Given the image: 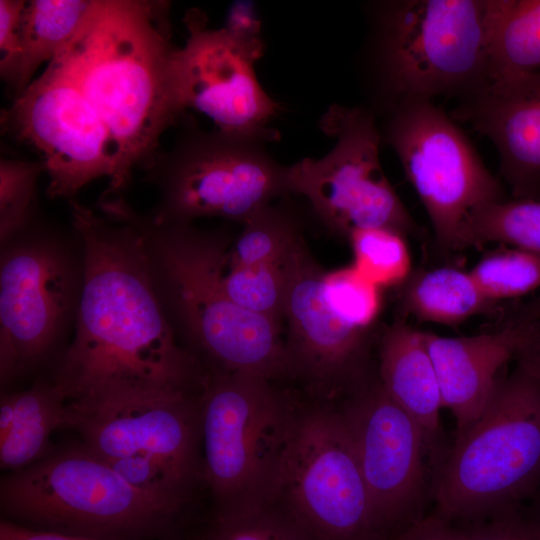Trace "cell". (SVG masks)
Returning a JSON list of instances; mask_svg holds the SVG:
<instances>
[{
    "label": "cell",
    "instance_id": "cell-11",
    "mask_svg": "<svg viewBox=\"0 0 540 540\" xmlns=\"http://www.w3.org/2000/svg\"><path fill=\"white\" fill-rule=\"evenodd\" d=\"M318 540H389L339 410L300 411L276 500Z\"/></svg>",
    "mask_w": 540,
    "mask_h": 540
},
{
    "label": "cell",
    "instance_id": "cell-38",
    "mask_svg": "<svg viewBox=\"0 0 540 540\" xmlns=\"http://www.w3.org/2000/svg\"><path fill=\"white\" fill-rule=\"evenodd\" d=\"M517 362L540 379V337L517 359Z\"/></svg>",
    "mask_w": 540,
    "mask_h": 540
},
{
    "label": "cell",
    "instance_id": "cell-27",
    "mask_svg": "<svg viewBox=\"0 0 540 540\" xmlns=\"http://www.w3.org/2000/svg\"><path fill=\"white\" fill-rule=\"evenodd\" d=\"M354 269L378 288L401 286L411 275L406 236L388 228H364L351 233Z\"/></svg>",
    "mask_w": 540,
    "mask_h": 540
},
{
    "label": "cell",
    "instance_id": "cell-13",
    "mask_svg": "<svg viewBox=\"0 0 540 540\" xmlns=\"http://www.w3.org/2000/svg\"><path fill=\"white\" fill-rule=\"evenodd\" d=\"M2 125L41 153L51 198L73 200L89 182L114 175L113 146L102 119L56 60L14 98Z\"/></svg>",
    "mask_w": 540,
    "mask_h": 540
},
{
    "label": "cell",
    "instance_id": "cell-41",
    "mask_svg": "<svg viewBox=\"0 0 540 540\" xmlns=\"http://www.w3.org/2000/svg\"><path fill=\"white\" fill-rule=\"evenodd\" d=\"M196 540H199V538H197Z\"/></svg>",
    "mask_w": 540,
    "mask_h": 540
},
{
    "label": "cell",
    "instance_id": "cell-35",
    "mask_svg": "<svg viewBox=\"0 0 540 540\" xmlns=\"http://www.w3.org/2000/svg\"><path fill=\"white\" fill-rule=\"evenodd\" d=\"M390 540H465L459 527L435 512L424 516Z\"/></svg>",
    "mask_w": 540,
    "mask_h": 540
},
{
    "label": "cell",
    "instance_id": "cell-18",
    "mask_svg": "<svg viewBox=\"0 0 540 540\" xmlns=\"http://www.w3.org/2000/svg\"><path fill=\"white\" fill-rule=\"evenodd\" d=\"M452 118L494 144L514 198L540 200V72L489 83L460 101Z\"/></svg>",
    "mask_w": 540,
    "mask_h": 540
},
{
    "label": "cell",
    "instance_id": "cell-37",
    "mask_svg": "<svg viewBox=\"0 0 540 540\" xmlns=\"http://www.w3.org/2000/svg\"><path fill=\"white\" fill-rule=\"evenodd\" d=\"M0 540H102L97 538L34 529L2 519Z\"/></svg>",
    "mask_w": 540,
    "mask_h": 540
},
{
    "label": "cell",
    "instance_id": "cell-17",
    "mask_svg": "<svg viewBox=\"0 0 540 540\" xmlns=\"http://www.w3.org/2000/svg\"><path fill=\"white\" fill-rule=\"evenodd\" d=\"M48 240L10 249L0 270L2 382L40 361L55 342L73 301L64 253Z\"/></svg>",
    "mask_w": 540,
    "mask_h": 540
},
{
    "label": "cell",
    "instance_id": "cell-15",
    "mask_svg": "<svg viewBox=\"0 0 540 540\" xmlns=\"http://www.w3.org/2000/svg\"><path fill=\"white\" fill-rule=\"evenodd\" d=\"M188 37L177 52V78L184 108L209 117L224 133L263 142L276 140L269 124L280 106L262 88L255 63L262 42L240 40L224 28L210 29L204 12L186 13Z\"/></svg>",
    "mask_w": 540,
    "mask_h": 540
},
{
    "label": "cell",
    "instance_id": "cell-34",
    "mask_svg": "<svg viewBox=\"0 0 540 540\" xmlns=\"http://www.w3.org/2000/svg\"><path fill=\"white\" fill-rule=\"evenodd\" d=\"M23 0H0V75L15 94L22 56Z\"/></svg>",
    "mask_w": 540,
    "mask_h": 540
},
{
    "label": "cell",
    "instance_id": "cell-40",
    "mask_svg": "<svg viewBox=\"0 0 540 540\" xmlns=\"http://www.w3.org/2000/svg\"><path fill=\"white\" fill-rule=\"evenodd\" d=\"M531 517L540 526V492L531 500L530 506L526 507Z\"/></svg>",
    "mask_w": 540,
    "mask_h": 540
},
{
    "label": "cell",
    "instance_id": "cell-30",
    "mask_svg": "<svg viewBox=\"0 0 540 540\" xmlns=\"http://www.w3.org/2000/svg\"><path fill=\"white\" fill-rule=\"evenodd\" d=\"M225 254L221 283L230 299L244 309L281 323L288 259L283 265L238 266L228 264Z\"/></svg>",
    "mask_w": 540,
    "mask_h": 540
},
{
    "label": "cell",
    "instance_id": "cell-4",
    "mask_svg": "<svg viewBox=\"0 0 540 540\" xmlns=\"http://www.w3.org/2000/svg\"><path fill=\"white\" fill-rule=\"evenodd\" d=\"M486 0H396L373 13L370 58L386 111L489 83Z\"/></svg>",
    "mask_w": 540,
    "mask_h": 540
},
{
    "label": "cell",
    "instance_id": "cell-2",
    "mask_svg": "<svg viewBox=\"0 0 540 540\" xmlns=\"http://www.w3.org/2000/svg\"><path fill=\"white\" fill-rule=\"evenodd\" d=\"M165 2L97 0L91 16L54 60L102 119L114 152L106 196L120 195L132 170L149 167L163 133L183 114L177 52Z\"/></svg>",
    "mask_w": 540,
    "mask_h": 540
},
{
    "label": "cell",
    "instance_id": "cell-22",
    "mask_svg": "<svg viewBox=\"0 0 540 540\" xmlns=\"http://www.w3.org/2000/svg\"><path fill=\"white\" fill-rule=\"evenodd\" d=\"M485 27L489 83L540 72V0H486Z\"/></svg>",
    "mask_w": 540,
    "mask_h": 540
},
{
    "label": "cell",
    "instance_id": "cell-12",
    "mask_svg": "<svg viewBox=\"0 0 540 540\" xmlns=\"http://www.w3.org/2000/svg\"><path fill=\"white\" fill-rule=\"evenodd\" d=\"M64 428L104 461L158 462L187 488L201 472L199 398L185 390H136L67 401Z\"/></svg>",
    "mask_w": 540,
    "mask_h": 540
},
{
    "label": "cell",
    "instance_id": "cell-28",
    "mask_svg": "<svg viewBox=\"0 0 540 540\" xmlns=\"http://www.w3.org/2000/svg\"><path fill=\"white\" fill-rule=\"evenodd\" d=\"M199 540H318L280 503L241 511H216Z\"/></svg>",
    "mask_w": 540,
    "mask_h": 540
},
{
    "label": "cell",
    "instance_id": "cell-3",
    "mask_svg": "<svg viewBox=\"0 0 540 540\" xmlns=\"http://www.w3.org/2000/svg\"><path fill=\"white\" fill-rule=\"evenodd\" d=\"M433 471L435 513L452 523L531 501L540 492V379L520 363L501 374L482 414Z\"/></svg>",
    "mask_w": 540,
    "mask_h": 540
},
{
    "label": "cell",
    "instance_id": "cell-14",
    "mask_svg": "<svg viewBox=\"0 0 540 540\" xmlns=\"http://www.w3.org/2000/svg\"><path fill=\"white\" fill-rule=\"evenodd\" d=\"M339 410L377 517L389 540L423 518L427 493L424 434L369 376Z\"/></svg>",
    "mask_w": 540,
    "mask_h": 540
},
{
    "label": "cell",
    "instance_id": "cell-20",
    "mask_svg": "<svg viewBox=\"0 0 540 540\" xmlns=\"http://www.w3.org/2000/svg\"><path fill=\"white\" fill-rule=\"evenodd\" d=\"M378 355L382 387L421 428L435 468L443 457L440 411L444 406L424 332L397 321L381 333Z\"/></svg>",
    "mask_w": 540,
    "mask_h": 540
},
{
    "label": "cell",
    "instance_id": "cell-6",
    "mask_svg": "<svg viewBox=\"0 0 540 540\" xmlns=\"http://www.w3.org/2000/svg\"><path fill=\"white\" fill-rule=\"evenodd\" d=\"M128 216L157 245L173 308L194 344L218 372H245L271 381L291 377L281 323L233 302L221 283L227 240L188 223Z\"/></svg>",
    "mask_w": 540,
    "mask_h": 540
},
{
    "label": "cell",
    "instance_id": "cell-32",
    "mask_svg": "<svg viewBox=\"0 0 540 540\" xmlns=\"http://www.w3.org/2000/svg\"><path fill=\"white\" fill-rule=\"evenodd\" d=\"M323 293L331 308L345 320L374 330L382 307L380 288L362 277L352 265L325 272Z\"/></svg>",
    "mask_w": 540,
    "mask_h": 540
},
{
    "label": "cell",
    "instance_id": "cell-1",
    "mask_svg": "<svg viewBox=\"0 0 540 540\" xmlns=\"http://www.w3.org/2000/svg\"><path fill=\"white\" fill-rule=\"evenodd\" d=\"M83 244V284L75 336L55 383L67 401L136 390L191 391L203 382L154 291L148 239L131 220L99 217L70 200Z\"/></svg>",
    "mask_w": 540,
    "mask_h": 540
},
{
    "label": "cell",
    "instance_id": "cell-10",
    "mask_svg": "<svg viewBox=\"0 0 540 540\" xmlns=\"http://www.w3.org/2000/svg\"><path fill=\"white\" fill-rule=\"evenodd\" d=\"M386 112L382 140L398 156L439 245L453 251L464 249L471 213L506 199L501 183L455 119L433 102L410 103Z\"/></svg>",
    "mask_w": 540,
    "mask_h": 540
},
{
    "label": "cell",
    "instance_id": "cell-23",
    "mask_svg": "<svg viewBox=\"0 0 540 540\" xmlns=\"http://www.w3.org/2000/svg\"><path fill=\"white\" fill-rule=\"evenodd\" d=\"M402 310L421 321L454 326L496 309L469 271L438 267L411 273L401 285Z\"/></svg>",
    "mask_w": 540,
    "mask_h": 540
},
{
    "label": "cell",
    "instance_id": "cell-19",
    "mask_svg": "<svg viewBox=\"0 0 540 540\" xmlns=\"http://www.w3.org/2000/svg\"><path fill=\"white\" fill-rule=\"evenodd\" d=\"M540 337L538 321L515 317L501 329L472 336L444 337L424 332L442 393L443 406L462 434L482 414L511 360Z\"/></svg>",
    "mask_w": 540,
    "mask_h": 540
},
{
    "label": "cell",
    "instance_id": "cell-16",
    "mask_svg": "<svg viewBox=\"0 0 540 540\" xmlns=\"http://www.w3.org/2000/svg\"><path fill=\"white\" fill-rule=\"evenodd\" d=\"M324 273L300 237L287 261L283 319L291 377L332 396L350 393L370 376L374 330L351 324L331 308L323 293Z\"/></svg>",
    "mask_w": 540,
    "mask_h": 540
},
{
    "label": "cell",
    "instance_id": "cell-29",
    "mask_svg": "<svg viewBox=\"0 0 540 540\" xmlns=\"http://www.w3.org/2000/svg\"><path fill=\"white\" fill-rule=\"evenodd\" d=\"M469 272L481 292L497 303L540 288V254L516 248L494 250Z\"/></svg>",
    "mask_w": 540,
    "mask_h": 540
},
{
    "label": "cell",
    "instance_id": "cell-8",
    "mask_svg": "<svg viewBox=\"0 0 540 540\" xmlns=\"http://www.w3.org/2000/svg\"><path fill=\"white\" fill-rule=\"evenodd\" d=\"M263 141L188 128L150 166L161 199L155 220L188 223L221 217L244 223L278 196L290 193L288 166Z\"/></svg>",
    "mask_w": 540,
    "mask_h": 540
},
{
    "label": "cell",
    "instance_id": "cell-7",
    "mask_svg": "<svg viewBox=\"0 0 540 540\" xmlns=\"http://www.w3.org/2000/svg\"><path fill=\"white\" fill-rule=\"evenodd\" d=\"M199 408L201 473L217 511L273 503L301 409L265 377L218 371L205 380Z\"/></svg>",
    "mask_w": 540,
    "mask_h": 540
},
{
    "label": "cell",
    "instance_id": "cell-31",
    "mask_svg": "<svg viewBox=\"0 0 540 540\" xmlns=\"http://www.w3.org/2000/svg\"><path fill=\"white\" fill-rule=\"evenodd\" d=\"M46 172L37 162L1 158L0 237L8 241L28 225L35 206L37 181Z\"/></svg>",
    "mask_w": 540,
    "mask_h": 540
},
{
    "label": "cell",
    "instance_id": "cell-24",
    "mask_svg": "<svg viewBox=\"0 0 540 540\" xmlns=\"http://www.w3.org/2000/svg\"><path fill=\"white\" fill-rule=\"evenodd\" d=\"M97 0H32L22 17V56L14 98L33 81L38 67L60 55L81 31Z\"/></svg>",
    "mask_w": 540,
    "mask_h": 540
},
{
    "label": "cell",
    "instance_id": "cell-9",
    "mask_svg": "<svg viewBox=\"0 0 540 540\" xmlns=\"http://www.w3.org/2000/svg\"><path fill=\"white\" fill-rule=\"evenodd\" d=\"M320 127L336 143L322 158H304L288 166L289 192L305 197L327 229L347 240L364 228L419 235L420 228L381 167L382 136L375 114L367 108L334 105Z\"/></svg>",
    "mask_w": 540,
    "mask_h": 540
},
{
    "label": "cell",
    "instance_id": "cell-33",
    "mask_svg": "<svg viewBox=\"0 0 540 540\" xmlns=\"http://www.w3.org/2000/svg\"><path fill=\"white\" fill-rule=\"evenodd\" d=\"M454 524L465 540H540V526L524 506L488 519Z\"/></svg>",
    "mask_w": 540,
    "mask_h": 540
},
{
    "label": "cell",
    "instance_id": "cell-25",
    "mask_svg": "<svg viewBox=\"0 0 540 540\" xmlns=\"http://www.w3.org/2000/svg\"><path fill=\"white\" fill-rule=\"evenodd\" d=\"M489 242L540 254V200L505 199L475 209L464 230V248Z\"/></svg>",
    "mask_w": 540,
    "mask_h": 540
},
{
    "label": "cell",
    "instance_id": "cell-39",
    "mask_svg": "<svg viewBox=\"0 0 540 540\" xmlns=\"http://www.w3.org/2000/svg\"><path fill=\"white\" fill-rule=\"evenodd\" d=\"M518 318L529 321H538L540 319V294L520 311Z\"/></svg>",
    "mask_w": 540,
    "mask_h": 540
},
{
    "label": "cell",
    "instance_id": "cell-36",
    "mask_svg": "<svg viewBox=\"0 0 540 540\" xmlns=\"http://www.w3.org/2000/svg\"><path fill=\"white\" fill-rule=\"evenodd\" d=\"M223 28L240 40L262 42L261 20L252 2L238 1L232 4Z\"/></svg>",
    "mask_w": 540,
    "mask_h": 540
},
{
    "label": "cell",
    "instance_id": "cell-26",
    "mask_svg": "<svg viewBox=\"0 0 540 540\" xmlns=\"http://www.w3.org/2000/svg\"><path fill=\"white\" fill-rule=\"evenodd\" d=\"M300 237L293 213L270 204L243 223L237 239L227 248L225 260L238 266L282 265Z\"/></svg>",
    "mask_w": 540,
    "mask_h": 540
},
{
    "label": "cell",
    "instance_id": "cell-5",
    "mask_svg": "<svg viewBox=\"0 0 540 540\" xmlns=\"http://www.w3.org/2000/svg\"><path fill=\"white\" fill-rule=\"evenodd\" d=\"M0 501L6 520L102 540L164 536L183 505L130 485L82 444L7 474Z\"/></svg>",
    "mask_w": 540,
    "mask_h": 540
},
{
    "label": "cell",
    "instance_id": "cell-21",
    "mask_svg": "<svg viewBox=\"0 0 540 540\" xmlns=\"http://www.w3.org/2000/svg\"><path fill=\"white\" fill-rule=\"evenodd\" d=\"M66 405L67 398L55 382L2 395L1 469L17 471L45 457L50 435L64 428Z\"/></svg>",
    "mask_w": 540,
    "mask_h": 540
}]
</instances>
